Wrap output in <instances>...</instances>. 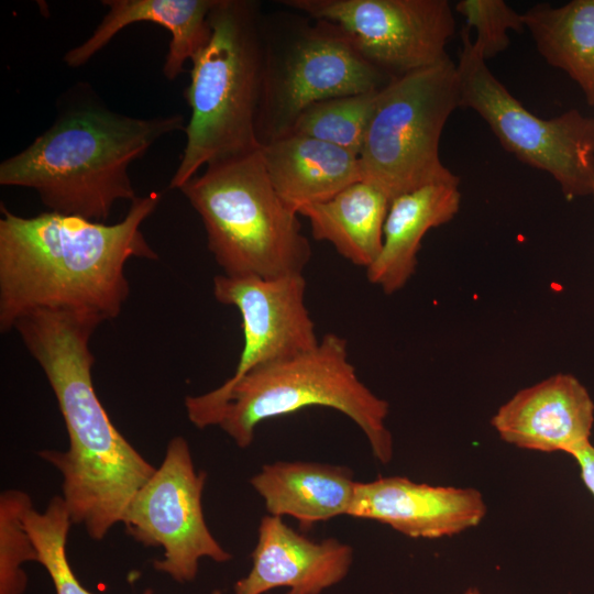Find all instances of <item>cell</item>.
Listing matches in <instances>:
<instances>
[{"instance_id": "cell-1", "label": "cell", "mask_w": 594, "mask_h": 594, "mask_svg": "<svg viewBox=\"0 0 594 594\" xmlns=\"http://www.w3.org/2000/svg\"><path fill=\"white\" fill-rule=\"evenodd\" d=\"M161 196L136 197L113 224L46 211L21 217L1 206L0 330L37 310L117 318L130 294L132 257L157 260L141 230Z\"/></svg>"}, {"instance_id": "cell-2", "label": "cell", "mask_w": 594, "mask_h": 594, "mask_svg": "<svg viewBox=\"0 0 594 594\" xmlns=\"http://www.w3.org/2000/svg\"><path fill=\"white\" fill-rule=\"evenodd\" d=\"M101 323L92 318L37 310L14 328L43 370L56 397L69 438L67 451L38 454L63 476V498L72 522L101 540L118 522L156 468L114 427L92 383L89 348Z\"/></svg>"}, {"instance_id": "cell-3", "label": "cell", "mask_w": 594, "mask_h": 594, "mask_svg": "<svg viewBox=\"0 0 594 594\" xmlns=\"http://www.w3.org/2000/svg\"><path fill=\"white\" fill-rule=\"evenodd\" d=\"M184 122L180 114L135 118L101 106L69 110L1 162L0 184L35 190L48 211L105 222L117 201L138 197L131 163Z\"/></svg>"}, {"instance_id": "cell-4", "label": "cell", "mask_w": 594, "mask_h": 594, "mask_svg": "<svg viewBox=\"0 0 594 594\" xmlns=\"http://www.w3.org/2000/svg\"><path fill=\"white\" fill-rule=\"evenodd\" d=\"M312 406L348 416L365 435L373 455L383 464L392 460L389 405L360 381L346 340L334 333L307 351L252 370L233 385L185 398L194 426L217 425L242 449L252 443L261 422Z\"/></svg>"}, {"instance_id": "cell-5", "label": "cell", "mask_w": 594, "mask_h": 594, "mask_svg": "<svg viewBox=\"0 0 594 594\" xmlns=\"http://www.w3.org/2000/svg\"><path fill=\"white\" fill-rule=\"evenodd\" d=\"M261 4L215 0L211 35L191 59L185 97L186 144L169 187L180 189L208 164L257 151L264 44Z\"/></svg>"}, {"instance_id": "cell-6", "label": "cell", "mask_w": 594, "mask_h": 594, "mask_svg": "<svg viewBox=\"0 0 594 594\" xmlns=\"http://www.w3.org/2000/svg\"><path fill=\"white\" fill-rule=\"evenodd\" d=\"M200 216L223 275L278 278L302 274L311 256L299 213L272 186L260 148L208 164L179 189Z\"/></svg>"}, {"instance_id": "cell-7", "label": "cell", "mask_w": 594, "mask_h": 594, "mask_svg": "<svg viewBox=\"0 0 594 594\" xmlns=\"http://www.w3.org/2000/svg\"><path fill=\"white\" fill-rule=\"evenodd\" d=\"M290 11L263 18L260 145L289 134L312 103L381 90L393 79L364 58L333 24Z\"/></svg>"}, {"instance_id": "cell-8", "label": "cell", "mask_w": 594, "mask_h": 594, "mask_svg": "<svg viewBox=\"0 0 594 594\" xmlns=\"http://www.w3.org/2000/svg\"><path fill=\"white\" fill-rule=\"evenodd\" d=\"M458 107V69L449 56L393 78L380 91L359 154L361 179L391 202L427 185L459 184L439 155L441 133Z\"/></svg>"}, {"instance_id": "cell-9", "label": "cell", "mask_w": 594, "mask_h": 594, "mask_svg": "<svg viewBox=\"0 0 594 594\" xmlns=\"http://www.w3.org/2000/svg\"><path fill=\"white\" fill-rule=\"evenodd\" d=\"M461 40L460 107L477 112L521 162L550 174L568 199L592 195L594 118L578 109L551 119L537 117L492 74L474 48L468 26L461 30Z\"/></svg>"}, {"instance_id": "cell-10", "label": "cell", "mask_w": 594, "mask_h": 594, "mask_svg": "<svg viewBox=\"0 0 594 594\" xmlns=\"http://www.w3.org/2000/svg\"><path fill=\"white\" fill-rule=\"evenodd\" d=\"M207 474L197 472L185 438L168 442L165 457L130 502L122 524L130 536L147 547H161L153 566L178 583L196 579L199 560L222 563L232 556L210 532L201 496Z\"/></svg>"}, {"instance_id": "cell-11", "label": "cell", "mask_w": 594, "mask_h": 594, "mask_svg": "<svg viewBox=\"0 0 594 594\" xmlns=\"http://www.w3.org/2000/svg\"><path fill=\"white\" fill-rule=\"evenodd\" d=\"M338 28L375 67L395 78L448 55L454 16L447 0H279Z\"/></svg>"}, {"instance_id": "cell-12", "label": "cell", "mask_w": 594, "mask_h": 594, "mask_svg": "<svg viewBox=\"0 0 594 594\" xmlns=\"http://www.w3.org/2000/svg\"><path fill=\"white\" fill-rule=\"evenodd\" d=\"M302 274L278 278H213V296L235 307L242 319L243 348L230 386L252 370L307 351L319 342L306 307Z\"/></svg>"}, {"instance_id": "cell-13", "label": "cell", "mask_w": 594, "mask_h": 594, "mask_svg": "<svg viewBox=\"0 0 594 594\" xmlns=\"http://www.w3.org/2000/svg\"><path fill=\"white\" fill-rule=\"evenodd\" d=\"M486 510L482 493L473 487L388 476L356 482L348 516L385 524L410 538L438 539L476 527Z\"/></svg>"}, {"instance_id": "cell-14", "label": "cell", "mask_w": 594, "mask_h": 594, "mask_svg": "<svg viewBox=\"0 0 594 594\" xmlns=\"http://www.w3.org/2000/svg\"><path fill=\"white\" fill-rule=\"evenodd\" d=\"M594 403L571 374L551 375L515 393L493 415L498 437L519 449L573 455L588 444Z\"/></svg>"}, {"instance_id": "cell-15", "label": "cell", "mask_w": 594, "mask_h": 594, "mask_svg": "<svg viewBox=\"0 0 594 594\" xmlns=\"http://www.w3.org/2000/svg\"><path fill=\"white\" fill-rule=\"evenodd\" d=\"M249 573L233 594H264L278 587L286 594H321L340 583L353 561L352 548L334 538L311 541L282 517L265 516L258 526Z\"/></svg>"}, {"instance_id": "cell-16", "label": "cell", "mask_w": 594, "mask_h": 594, "mask_svg": "<svg viewBox=\"0 0 594 594\" xmlns=\"http://www.w3.org/2000/svg\"><path fill=\"white\" fill-rule=\"evenodd\" d=\"M215 0H103L108 12L92 34L69 50L64 61L69 67L86 64L124 28L138 22L158 24L170 33L163 74L174 80L188 59L201 51L211 35L209 12Z\"/></svg>"}, {"instance_id": "cell-17", "label": "cell", "mask_w": 594, "mask_h": 594, "mask_svg": "<svg viewBox=\"0 0 594 594\" xmlns=\"http://www.w3.org/2000/svg\"><path fill=\"white\" fill-rule=\"evenodd\" d=\"M268 179L296 212L361 180L359 156L334 144L288 134L260 146Z\"/></svg>"}, {"instance_id": "cell-18", "label": "cell", "mask_w": 594, "mask_h": 594, "mask_svg": "<svg viewBox=\"0 0 594 594\" xmlns=\"http://www.w3.org/2000/svg\"><path fill=\"white\" fill-rule=\"evenodd\" d=\"M459 184H431L392 200L383 229V244L367 279L386 294L408 283L416 271L417 255L427 232L454 218L460 209Z\"/></svg>"}, {"instance_id": "cell-19", "label": "cell", "mask_w": 594, "mask_h": 594, "mask_svg": "<svg viewBox=\"0 0 594 594\" xmlns=\"http://www.w3.org/2000/svg\"><path fill=\"white\" fill-rule=\"evenodd\" d=\"M355 484L345 466L309 462L265 464L251 479L270 515L293 517L304 528L348 516Z\"/></svg>"}, {"instance_id": "cell-20", "label": "cell", "mask_w": 594, "mask_h": 594, "mask_svg": "<svg viewBox=\"0 0 594 594\" xmlns=\"http://www.w3.org/2000/svg\"><path fill=\"white\" fill-rule=\"evenodd\" d=\"M389 206L385 193L361 179L298 213L308 219L316 240L331 243L341 256L366 270L381 252Z\"/></svg>"}, {"instance_id": "cell-21", "label": "cell", "mask_w": 594, "mask_h": 594, "mask_svg": "<svg viewBox=\"0 0 594 594\" xmlns=\"http://www.w3.org/2000/svg\"><path fill=\"white\" fill-rule=\"evenodd\" d=\"M521 16L541 56L566 73L594 106V0L541 3Z\"/></svg>"}, {"instance_id": "cell-22", "label": "cell", "mask_w": 594, "mask_h": 594, "mask_svg": "<svg viewBox=\"0 0 594 594\" xmlns=\"http://www.w3.org/2000/svg\"><path fill=\"white\" fill-rule=\"evenodd\" d=\"M381 90L312 103L300 113L289 134L315 138L359 156Z\"/></svg>"}, {"instance_id": "cell-23", "label": "cell", "mask_w": 594, "mask_h": 594, "mask_svg": "<svg viewBox=\"0 0 594 594\" xmlns=\"http://www.w3.org/2000/svg\"><path fill=\"white\" fill-rule=\"evenodd\" d=\"M72 522L63 496L52 498L44 512L33 506L24 515V526L38 553V563L48 573L56 594H91L85 588L67 559L66 543Z\"/></svg>"}, {"instance_id": "cell-24", "label": "cell", "mask_w": 594, "mask_h": 594, "mask_svg": "<svg viewBox=\"0 0 594 594\" xmlns=\"http://www.w3.org/2000/svg\"><path fill=\"white\" fill-rule=\"evenodd\" d=\"M31 497L19 490L0 495V594H24L28 576L23 564L38 562V553L24 526Z\"/></svg>"}, {"instance_id": "cell-25", "label": "cell", "mask_w": 594, "mask_h": 594, "mask_svg": "<svg viewBox=\"0 0 594 594\" xmlns=\"http://www.w3.org/2000/svg\"><path fill=\"white\" fill-rule=\"evenodd\" d=\"M455 10L464 16L465 26L476 31L472 43L485 61L507 48L508 30L521 32L525 29L521 13L503 0H461Z\"/></svg>"}, {"instance_id": "cell-26", "label": "cell", "mask_w": 594, "mask_h": 594, "mask_svg": "<svg viewBox=\"0 0 594 594\" xmlns=\"http://www.w3.org/2000/svg\"><path fill=\"white\" fill-rule=\"evenodd\" d=\"M572 458L580 468L581 479L594 496V446L590 442L581 450L576 451Z\"/></svg>"}, {"instance_id": "cell-27", "label": "cell", "mask_w": 594, "mask_h": 594, "mask_svg": "<svg viewBox=\"0 0 594 594\" xmlns=\"http://www.w3.org/2000/svg\"><path fill=\"white\" fill-rule=\"evenodd\" d=\"M463 594H481V592L476 587H470Z\"/></svg>"}, {"instance_id": "cell-28", "label": "cell", "mask_w": 594, "mask_h": 594, "mask_svg": "<svg viewBox=\"0 0 594 594\" xmlns=\"http://www.w3.org/2000/svg\"><path fill=\"white\" fill-rule=\"evenodd\" d=\"M143 594H152V591H151V590H145V591L143 592Z\"/></svg>"}, {"instance_id": "cell-29", "label": "cell", "mask_w": 594, "mask_h": 594, "mask_svg": "<svg viewBox=\"0 0 594 594\" xmlns=\"http://www.w3.org/2000/svg\"><path fill=\"white\" fill-rule=\"evenodd\" d=\"M592 196L594 197V186H593V193H592Z\"/></svg>"}]
</instances>
